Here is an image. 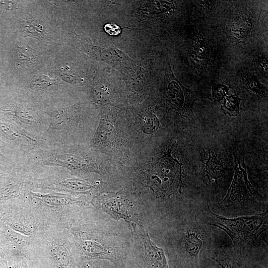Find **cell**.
<instances>
[{"mask_svg":"<svg viewBox=\"0 0 268 268\" xmlns=\"http://www.w3.org/2000/svg\"><path fill=\"white\" fill-rule=\"evenodd\" d=\"M143 234L144 246L134 257L133 265L136 268H169L163 249L154 245L147 234Z\"/></svg>","mask_w":268,"mask_h":268,"instance_id":"obj_7","label":"cell"},{"mask_svg":"<svg viewBox=\"0 0 268 268\" xmlns=\"http://www.w3.org/2000/svg\"><path fill=\"white\" fill-rule=\"evenodd\" d=\"M240 78L247 90L260 97L266 94V87L259 81L254 73L249 70H243L240 73Z\"/></svg>","mask_w":268,"mask_h":268,"instance_id":"obj_13","label":"cell"},{"mask_svg":"<svg viewBox=\"0 0 268 268\" xmlns=\"http://www.w3.org/2000/svg\"><path fill=\"white\" fill-rule=\"evenodd\" d=\"M208 208V224L224 230L235 243L247 241L258 237L267 228L268 213L229 219L212 212Z\"/></svg>","mask_w":268,"mask_h":268,"instance_id":"obj_3","label":"cell"},{"mask_svg":"<svg viewBox=\"0 0 268 268\" xmlns=\"http://www.w3.org/2000/svg\"><path fill=\"white\" fill-rule=\"evenodd\" d=\"M189 59L197 72L201 74L207 72L212 62L210 48L200 33H197L191 39Z\"/></svg>","mask_w":268,"mask_h":268,"instance_id":"obj_9","label":"cell"},{"mask_svg":"<svg viewBox=\"0 0 268 268\" xmlns=\"http://www.w3.org/2000/svg\"><path fill=\"white\" fill-rule=\"evenodd\" d=\"M8 268H32L28 259L22 258L7 261Z\"/></svg>","mask_w":268,"mask_h":268,"instance_id":"obj_23","label":"cell"},{"mask_svg":"<svg viewBox=\"0 0 268 268\" xmlns=\"http://www.w3.org/2000/svg\"><path fill=\"white\" fill-rule=\"evenodd\" d=\"M3 81V76L0 73V85H1Z\"/></svg>","mask_w":268,"mask_h":268,"instance_id":"obj_28","label":"cell"},{"mask_svg":"<svg viewBox=\"0 0 268 268\" xmlns=\"http://www.w3.org/2000/svg\"><path fill=\"white\" fill-rule=\"evenodd\" d=\"M15 2L13 1H1V4L6 10H11L14 8Z\"/></svg>","mask_w":268,"mask_h":268,"instance_id":"obj_26","label":"cell"},{"mask_svg":"<svg viewBox=\"0 0 268 268\" xmlns=\"http://www.w3.org/2000/svg\"><path fill=\"white\" fill-rule=\"evenodd\" d=\"M76 268H114L108 264L96 260H87L80 263Z\"/></svg>","mask_w":268,"mask_h":268,"instance_id":"obj_20","label":"cell"},{"mask_svg":"<svg viewBox=\"0 0 268 268\" xmlns=\"http://www.w3.org/2000/svg\"><path fill=\"white\" fill-rule=\"evenodd\" d=\"M28 260L32 268H76L79 262L69 228L40 227L31 239Z\"/></svg>","mask_w":268,"mask_h":268,"instance_id":"obj_1","label":"cell"},{"mask_svg":"<svg viewBox=\"0 0 268 268\" xmlns=\"http://www.w3.org/2000/svg\"><path fill=\"white\" fill-rule=\"evenodd\" d=\"M105 31L111 35H116L121 32L120 27L115 23H108L104 26Z\"/></svg>","mask_w":268,"mask_h":268,"instance_id":"obj_25","label":"cell"},{"mask_svg":"<svg viewBox=\"0 0 268 268\" xmlns=\"http://www.w3.org/2000/svg\"><path fill=\"white\" fill-rule=\"evenodd\" d=\"M31 51L23 47L19 50V58L21 61H26L28 63H33L35 61V56L31 53Z\"/></svg>","mask_w":268,"mask_h":268,"instance_id":"obj_24","label":"cell"},{"mask_svg":"<svg viewBox=\"0 0 268 268\" xmlns=\"http://www.w3.org/2000/svg\"><path fill=\"white\" fill-rule=\"evenodd\" d=\"M252 29V17L247 9L242 11L231 25V31L237 39H243L248 37Z\"/></svg>","mask_w":268,"mask_h":268,"instance_id":"obj_12","label":"cell"},{"mask_svg":"<svg viewBox=\"0 0 268 268\" xmlns=\"http://www.w3.org/2000/svg\"><path fill=\"white\" fill-rule=\"evenodd\" d=\"M203 162L206 174L210 179L215 180L221 176L223 166L215 156L209 152L207 157H203Z\"/></svg>","mask_w":268,"mask_h":268,"instance_id":"obj_14","label":"cell"},{"mask_svg":"<svg viewBox=\"0 0 268 268\" xmlns=\"http://www.w3.org/2000/svg\"><path fill=\"white\" fill-rule=\"evenodd\" d=\"M0 268H8L7 261L0 256Z\"/></svg>","mask_w":268,"mask_h":268,"instance_id":"obj_27","label":"cell"},{"mask_svg":"<svg viewBox=\"0 0 268 268\" xmlns=\"http://www.w3.org/2000/svg\"><path fill=\"white\" fill-rule=\"evenodd\" d=\"M169 78L168 93L170 98L180 114L191 121L194 118L193 106L196 100L194 92L181 84L173 75Z\"/></svg>","mask_w":268,"mask_h":268,"instance_id":"obj_8","label":"cell"},{"mask_svg":"<svg viewBox=\"0 0 268 268\" xmlns=\"http://www.w3.org/2000/svg\"><path fill=\"white\" fill-rule=\"evenodd\" d=\"M24 177L13 176L0 179V201L21 199L29 189V182H25Z\"/></svg>","mask_w":268,"mask_h":268,"instance_id":"obj_11","label":"cell"},{"mask_svg":"<svg viewBox=\"0 0 268 268\" xmlns=\"http://www.w3.org/2000/svg\"><path fill=\"white\" fill-rule=\"evenodd\" d=\"M252 63L254 69L264 78H268V58L263 54H258L252 57Z\"/></svg>","mask_w":268,"mask_h":268,"instance_id":"obj_16","label":"cell"},{"mask_svg":"<svg viewBox=\"0 0 268 268\" xmlns=\"http://www.w3.org/2000/svg\"><path fill=\"white\" fill-rule=\"evenodd\" d=\"M234 157V178L227 195L220 202L221 204L253 201L259 196L248 180L244 155L235 154Z\"/></svg>","mask_w":268,"mask_h":268,"instance_id":"obj_5","label":"cell"},{"mask_svg":"<svg viewBox=\"0 0 268 268\" xmlns=\"http://www.w3.org/2000/svg\"><path fill=\"white\" fill-rule=\"evenodd\" d=\"M31 239L5 224L0 229V256L7 261L22 258L28 259Z\"/></svg>","mask_w":268,"mask_h":268,"instance_id":"obj_6","label":"cell"},{"mask_svg":"<svg viewBox=\"0 0 268 268\" xmlns=\"http://www.w3.org/2000/svg\"><path fill=\"white\" fill-rule=\"evenodd\" d=\"M5 224L16 232L32 238L37 230L46 224L41 215L22 199L14 200L10 217Z\"/></svg>","mask_w":268,"mask_h":268,"instance_id":"obj_4","label":"cell"},{"mask_svg":"<svg viewBox=\"0 0 268 268\" xmlns=\"http://www.w3.org/2000/svg\"><path fill=\"white\" fill-rule=\"evenodd\" d=\"M152 6L154 12L162 13L170 10L174 5L171 1H155Z\"/></svg>","mask_w":268,"mask_h":268,"instance_id":"obj_21","label":"cell"},{"mask_svg":"<svg viewBox=\"0 0 268 268\" xmlns=\"http://www.w3.org/2000/svg\"><path fill=\"white\" fill-rule=\"evenodd\" d=\"M241 99L235 94L227 96L224 100L221 109L223 113L230 116H236L239 114V105Z\"/></svg>","mask_w":268,"mask_h":268,"instance_id":"obj_15","label":"cell"},{"mask_svg":"<svg viewBox=\"0 0 268 268\" xmlns=\"http://www.w3.org/2000/svg\"><path fill=\"white\" fill-rule=\"evenodd\" d=\"M230 88V86L222 84L213 83L211 85V106H215L218 102L224 99L226 96Z\"/></svg>","mask_w":268,"mask_h":268,"instance_id":"obj_17","label":"cell"},{"mask_svg":"<svg viewBox=\"0 0 268 268\" xmlns=\"http://www.w3.org/2000/svg\"><path fill=\"white\" fill-rule=\"evenodd\" d=\"M212 259L221 268H267L265 263L259 258L243 254H230L216 252Z\"/></svg>","mask_w":268,"mask_h":268,"instance_id":"obj_10","label":"cell"},{"mask_svg":"<svg viewBox=\"0 0 268 268\" xmlns=\"http://www.w3.org/2000/svg\"><path fill=\"white\" fill-rule=\"evenodd\" d=\"M158 127L159 122L157 117L154 115L151 114L148 117L143 131H145V133L151 134L157 131Z\"/></svg>","mask_w":268,"mask_h":268,"instance_id":"obj_22","label":"cell"},{"mask_svg":"<svg viewBox=\"0 0 268 268\" xmlns=\"http://www.w3.org/2000/svg\"><path fill=\"white\" fill-rule=\"evenodd\" d=\"M21 199L41 215L46 224L67 228L75 221L78 208L83 205L82 201L64 193L42 194L28 190Z\"/></svg>","mask_w":268,"mask_h":268,"instance_id":"obj_2","label":"cell"},{"mask_svg":"<svg viewBox=\"0 0 268 268\" xmlns=\"http://www.w3.org/2000/svg\"><path fill=\"white\" fill-rule=\"evenodd\" d=\"M1 41H0V48H1Z\"/></svg>","mask_w":268,"mask_h":268,"instance_id":"obj_29","label":"cell"},{"mask_svg":"<svg viewBox=\"0 0 268 268\" xmlns=\"http://www.w3.org/2000/svg\"><path fill=\"white\" fill-rule=\"evenodd\" d=\"M14 200L0 201V229L11 214Z\"/></svg>","mask_w":268,"mask_h":268,"instance_id":"obj_18","label":"cell"},{"mask_svg":"<svg viewBox=\"0 0 268 268\" xmlns=\"http://www.w3.org/2000/svg\"><path fill=\"white\" fill-rule=\"evenodd\" d=\"M56 80L50 78L49 76L42 75L33 80L31 83V87L34 89H45L48 87L53 86Z\"/></svg>","mask_w":268,"mask_h":268,"instance_id":"obj_19","label":"cell"}]
</instances>
